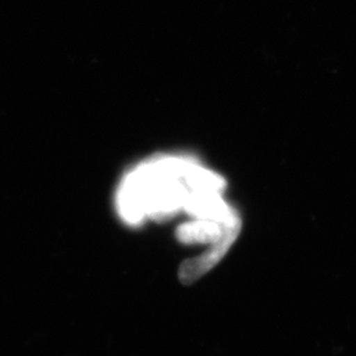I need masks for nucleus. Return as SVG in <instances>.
<instances>
[{
  "label": "nucleus",
  "instance_id": "obj_2",
  "mask_svg": "<svg viewBox=\"0 0 356 356\" xmlns=\"http://www.w3.org/2000/svg\"><path fill=\"white\" fill-rule=\"evenodd\" d=\"M241 229V220L236 218L232 222H219L210 219H195L179 226L177 236L184 243H210L234 242Z\"/></svg>",
  "mask_w": 356,
  "mask_h": 356
},
{
  "label": "nucleus",
  "instance_id": "obj_1",
  "mask_svg": "<svg viewBox=\"0 0 356 356\" xmlns=\"http://www.w3.org/2000/svg\"><path fill=\"white\" fill-rule=\"evenodd\" d=\"M225 180L184 156H159L128 172L118 189V212L136 225L145 218L165 219L185 207L196 189L222 191Z\"/></svg>",
  "mask_w": 356,
  "mask_h": 356
}]
</instances>
